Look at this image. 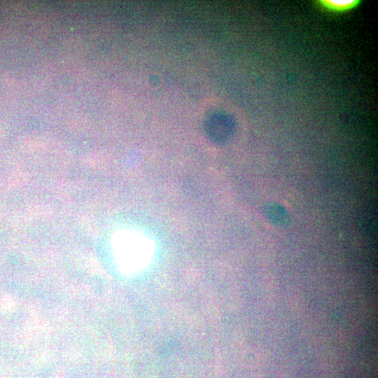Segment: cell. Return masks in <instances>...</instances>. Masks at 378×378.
Returning <instances> with one entry per match:
<instances>
[{
    "mask_svg": "<svg viewBox=\"0 0 378 378\" xmlns=\"http://www.w3.org/2000/svg\"><path fill=\"white\" fill-rule=\"evenodd\" d=\"M265 211L267 218L274 224L285 225L288 220L286 210L279 204H269Z\"/></svg>",
    "mask_w": 378,
    "mask_h": 378,
    "instance_id": "obj_1",
    "label": "cell"
}]
</instances>
